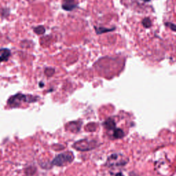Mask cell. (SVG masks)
<instances>
[{
  "instance_id": "cell-6",
  "label": "cell",
  "mask_w": 176,
  "mask_h": 176,
  "mask_svg": "<svg viewBox=\"0 0 176 176\" xmlns=\"http://www.w3.org/2000/svg\"><path fill=\"white\" fill-rule=\"evenodd\" d=\"M10 51L9 49L4 48V49L0 50V62H5L8 60L10 56Z\"/></svg>"
},
{
  "instance_id": "cell-12",
  "label": "cell",
  "mask_w": 176,
  "mask_h": 176,
  "mask_svg": "<svg viewBox=\"0 0 176 176\" xmlns=\"http://www.w3.org/2000/svg\"><path fill=\"white\" fill-rule=\"evenodd\" d=\"M45 73L46 74L47 76H52V75H53L54 73V70L53 68H47L46 71H45Z\"/></svg>"
},
{
  "instance_id": "cell-8",
  "label": "cell",
  "mask_w": 176,
  "mask_h": 176,
  "mask_svg": "<svg viewBox=\"0 0 176 176\" xmlns=\"http://www.w3.org/2000/svg\"><path fill=\"white\" fill-rule=\"evenodd\" d=\"M113 136L116 139H120L125 136V133L121 129H115L113 130Z\"/></svg>"
},
{
  "instance_id": "cell-1",
  "label": "cell",
  "mask_w": 176,
  "mask_h": 176,
  "mask_svg": "<svg viewBox=\"0 0 176 176\" xmlns=\"http://www.w3.org/2000/svg\"><path fill=\"white\" fill-rule=\"evenodd\" d=\"M38 100L37 96L31 95H25L21 93H18L15 95L11 96L8 100V105L11 108H17L22 103H33Z\"/></svg>"
},
{
  "instance_id": "cell-11",
  "label": "cell",
  "mask_w": 176,
  "mask_h": 176,
  "mask_svg": "<svg viewBox=\"0 0 176 176\" xmlns=\"http://www.w3.org/2000/svg\"><path fill=\"white\" fill-rule=\"evenodd\" d=\"M143 25L144 28H149L152 25V23H151V21L149 18H144L143 20Z\"/></svg>"
},
{
  "instance_id": "cell-14",
  "label": "cell",
  "mask_w": 176,
  "mask_h": 176,
  "mask_svg": "<svg viewBox=\"0 0 176 176\" xmlns=\"http://www.w3.org/2000/svg\"><path fill=\"white\" fill-rule=\"evenodd\" d=\"M116 176H124V175L122 173H117L116 175Z\"/></svg>"
},
{
  "instance_id": "cell-13",
  "label": "cell",
  "mask_w": 176,
  "mask_h": 176,
  "mask_svg": "<svg viewBox=\"0 0 176 176\" xmlns=\"http://www.w3.org/2000/svg\"><path fill=\"white\" fill-rule=\"evenodd\" d=\"M166 25L167 26H169L173 30V31H175V26L174 25V24H173V23H166Z\"/></svg>"
},
{
  "instance_id": "cell-7",
  "label": "cell",
  "mask_w": 176,
  "mask_h": 176,
  "mask_svg": "<svg viewBox=\"0 0 176 176\" xmlns=\"http://www.w3.org/2000/svg\"><path fill=\"white\" fill-rule=\"evenodd\" d=\"M103 126L108 130H114L116 129V123L113 119L109 118L103 123Z\"/></svg>"
},
{
  "instance_id": "cell-9",
  "label": "cell",
  "mask_w": 176,
  "mask_h": 176,
  "mask_svg": "<svg viewBox=\"0 0 176 176\" xmlns=\"http://www.w3.org/2000/svg\"><path fill=\"white\" fill-rule=\"evenodd\" d=\"M95 30L96 32L98 34H101L103 33H105L107 32H110V31H113L114 30L115 28H113L112 29H108V28H103V27H99V28H96L95 27Z\"/></svg>"
},
{
  "instance_id": "cell-5",
  "label": "cell",
  "mask_w": 176,
  "mask_h": 176,
  "mask_svg": "<svg viewBox=\"0 0 176 176\" xmlns=\"http://www.w3.org/2000/svg\"><path fill=\"white\" fill-rule=\"evenodd\" d=\"M77 7V3L75 0H63L62 8L67 11H71Z\"/></svg>"
},
{
  "instance_id": "cell-2",
  "label": "cell",
  "mask_w": 176,
  "mask_h": 176,
  "mask_svg": "<svg viewBox=\"0 0 176 176\" xmlns=\"http://www.w3.org/2000/svg\"><path fill=\"white\" fill-rule=\"evenodd\" d=\"M73 160V154L71 153L70 152L63 153L58 154V156L55 157L53 162H52V164L57 167H63L69 163H71Z\"/></svg>"
},
{
  "instance_id": "cell-3",
  "label": "cell",
  "mask_w": 176,
  "mask_h": 176,
  "mask_svg": "<svg viewBox=\"0 0 176 176\" xmlns=\"http://www.w3.org/2000/svg\"><path fill=\"white\" fill-rule=\"evenodd\" d=\"M127 161L128 160H127L121 153H113L109 156L106 165L111 167L124 166L127 163Z\"/></svg>"
},
{
  "instance_id": "cell-15",
  "label": "cell",
  "mask_w": 176,
  "mask_h": 176,
  "mask_svg": "<svg viewBox=\"0 0 176 176\" xmlns=\"http://www.w3.org/2000/svg\"><path fill=\"white\" fill-rule=\"evenodd\" d=\"M143 2H150L151 0H142Z\"/></svg>"
},
{
  "instance_id": "cell-10",
  "label": "cell",
  "mask_w": 176,
  "mask_h": 176,
  "mask_svg": "<svg viewBox=\"0 0 176 176\" xmlns=\"http://www.w3.org/2000/svg\"><path fill=\"white\" fill-rule=\"evenodd\" d=\"M34 33L37 34H42L46 32V29H45V28L43 26H39L34 28Z\"/></svg>"
},
{
  "instance_id": "cell-4",
  "label": "cell",
  "mask_w": 176,
  "mask_h": 176,
  "mask_svg": "<svg viewBox=\"0 0 176 176\" xmlns=\"http://www.w3.org/2000/svg\"><path fill=\"white\" fill-rule=\"evenodd\" d=\"M74 148L78 151H89L94 149L96 147V143L94 140H81L76 142L74 145Z\"/></svg>"
}]
</instances>
